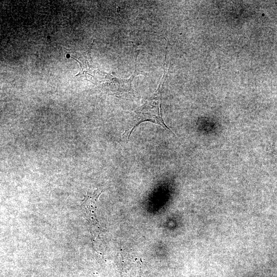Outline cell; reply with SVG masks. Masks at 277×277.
<instances>
[{"mask_svg":"<svg viewBox=\"0 0 277 277\" xmlns=\"http://www.w3.org/2000/svg\"><path fill=\"white\" fill-rule=\"evenodd\" d=\"M135 56L134 71L132 75L128 78H120L116 77L111 73L101 71L97 69L93 80L96 83L101 84L105 88H108L114 94L122 96L127 94H133L134 91L132 88V82L135 76L140 72L137 68V56Z\"/></svg>","mask_w":277,"mask_h":277,"instance_id":"2","label":"cell"},{"mask_svg":"<svg viewBox=\"0 0 277 277\" xmlns=\"http://www.w3.org/2000/svg\"><path fill=\"white\" fill-rule=\"evenodd\" d=\"M163 70V76L156 90L146 99L142 106L134 111L129 127L123 134L127 136V139L129 138L132 131L137 126L145 122H152L161 126L165 129L170 130L162 116L161 105L163 86L168 71L166 56L165 58Z\"/></svg>","mask_w":277,"mask_h":277,"instance_id":"1","label":"cell"},{"mask_svg":"<svg viewBox=\"0 0 277 277\" xmlns=\"http://www.w3.org/2000/svg\"><path fill=\"white\" fill-rule=\"evenodd\" d=\"M102 192V191L98 189L92 193L88 192L82 206L92 234L100 231L101 228L96 220L95 211L97 199Z\"/></svg>","mask_w":277,"mask_h":277,"instance_id":"3","label":"cell"},{"mask_svg":"<svg viewBox=\"0 0 277 277\" xmlns=\"http://www.w3.org/2000/svg\"><path fill=\"white\" fill-rule=\"evenodd\" d=\"M94 40L90 48L83 54H80L75 52H72L70 50L71 57L76 61L80 64V70L79 73L75 76L81 75H84L86 79L93 82L94 75L96 71L92 64V60L90 56V50L92 48Z\"/></svg>","mask_w":277,"mask_h":277,"instance_id":"4","label":"cell"}]
</instances>
